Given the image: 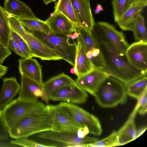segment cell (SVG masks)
Masks as SVG:
<instances>
[{
  "instance_id": "6da1fadb",
  "label": "cell",
  "mask_w": 147,
  "mask_h": 147,
  "mask_svg": "<svg viewBox=\"0 0 147 147\" xmlns=\"http://www.w3.org/2000/svg\"><path fill=\"white\" fill-rule=\"evenodd\" d=\"M92 33L101 52L105 64L104 70L126 86L147 76V72L139 70L129 62L125 53L116 50L95 24Z\"/></svg>"
},
{
  "instance_id": "7a4b0ae2",
  "label": "cell",
  "mask_w": 147,
  "mask_h": 147,
  "mask_svg": "<svg viewBox=\"0 0 147 147\" xmlns=\"http://www.w3.org/2000/svg\"><path fill=\"white\" fill-rule=\"evenodd\" d=\"M55 115L47 106L23 117L8 129V133L9 137L16 139L46 131H55Z\"/></svg>"
},
{
  "instance_id": "3957f363",
  "label": "cell",
  "mask_w": 147,
  "mask_h": 147,
  "mask_svg": "<svg viewBox=\"0 0 147 147\" xmlns=\"http://www.w3.org/2000/svg\"><path fill=\"white\" fill-rule=\"evenodd\" d=\"M126 86L109 76L101 84L94 96L100 107L110 108L125 103L127 101Z\"/></svg>"
},
{
  "instance_id": "277c9868",
  "label": "cell",
  "mask_w": 147,
  "mask_h": 147,
  "mask_svg": "<svg viewBox=\"0 0 147 147\" xmlns=\"http://www.w3.org/2000/svg\"><path fill=\"white\" fill-rule=\"evenodd\" d=\"M30 32L55 51L62 59L74 67L76 54L77 41L74 40L72 43H71L69 36L53 34H47L40 31Z\"/></svg>"
},
{
  "instance_id": "5b68a950",
  "label": "cell",
  "mask_w": 147,
  "mask_h": 147,
  "mask_svg": "<svg viewBox=\"0 0 147 147\" xmlns=\"http://www.w3.org/2000/svg\"><path fill=\"white\" fill-rule=\"evenodd\" d=\"M47 107V105L38 100L28 101L18 98L12 100L1 111L3 120L9 129L25 115Z\"/></svg>"
},
{
  "instance_id": "8992f818",
  "label": "cell",
  "mask_w": 147,
  "mask_h": 147,
  "mask_svg": "<svg viewBox=\"0 0 147 147\" xmlns=\"http://www.w3.org/2000/svg\"><path fill=\"white\" fill-rule=\"evenodd\" d=\"M84 128L87 127L90 134L99 136L102 132L100 122L97 117L75 104L67 102L59 104Z\"/></svg>"
},
{
  "instance_id": "52a82bcc",
  "label": "cell",
  "mask_w": 147,
  "mask_h": 147,
  "mask_svg": "<svg viewBox=\"0 0 147 147\" xmlns=\"http://www.w3.org/2000/svg\"><path fill=\"white\" fill-rule=\"evenodd\" d=\"M76 31L86 55L94 68L104 70L105 64L101 52L92 33L91 30L82 26L77 27Z\"/></svg>"
},
{
  "instance_id": "ba28073f",
  "label": "cell",
  "mask_w": 147,
  "mask_h": 147,
  "mask_svg": "<svg viewBox=\"0 0 147 147\" xmlns=\"http://www.w3.org/2000/svg\"><path fill=\"white\" fill-rule=\"evenodd\" d=\"M38 136L40 138L62 143L64 147H86L87 145L98 140L87 136L83 138H79L77 132L52 130L43 132Z\"/></svg>"
},
{
  "instance_id": "9c48e42d",
  "label": "cell",
  "mask_w": 147,
  "mask_h": 147,
  "mask_svg": "<svg viewBox=\"0 0 147 147\" xmlns=\"http://www.w3.org/2000/svg\"><path fill=\"white\" fill-rule=\"evenodd\" d=\"M18 35L27 43L34 57L39 58L43 60L56 61L62 59L55 51L25 28Z\"/></svg>"
},
{
  "instance_id": "30bf717a",
  "label": "cell",
  "mask_w": 147,
  "mask_h": 147,
  "mask_svg": "<svg viewBox=\"0 0 147 147\" xmlns=\"http://www.w3.org/2000/svg\"><path fill=\"white\" fill-rule=\"evenodd\" d=\"M88 97L87 92L76 83L63 87L51 94L49 100L64 101L76 104L85 103Z\"/></svg>"
},
{
  "instance_id": "8fae6325",
  "label": "cell",
  "mask_w": 147,
  "mask_h": 147,
  "mask_svg": "<svg viewBox=\"0 0 147 147\" xmlns=\"http://www.w3.org/2000/svg\"><path fill=\"white\" fill-rule=\"evenodd\" d=\"M49 110L55 115L56 128L55 131L77 133L84 127L78 124L59 104L47 105Z\"/></svg>"
},
{
  "instance_id": "7c38bea8",
  "label": "cell",
  "mask_w": 147,
  "mask_h": 147,
  "mask_svg": "<svg viewBox=\"0 0 147 147\" xmlns=\"http://www.w3.org/2000/svg\"><path fill=\"white\" fill-rule=\"evenodd\" d=\"M109 76L103 69L94 68L90 72L78 77L75 82L83 90L94 96L101 84Z\"/></svg>"
},
{
  "instance_id": "4fadbf2b",
  "label": "cell",
  "mask_w": 147,
  "mask_h": 147,
  "mask_svg": "<svg viewBox=\"0 0 147 147\" xmlns=\"http://www.w3.org/2000/svg\"><path fill=\"white\" fill-rule=\"evenodd\" d=\"M125 54L135 68L147 72V42L140 41L133 43L129 45Z\"/></svg>"
},
{
  "instance_id": "5bb4252c",
  "label": "cell",
  "mask_w": 147,
  "mask_h": 147,
  "mask_svg": "<svg viewBox=\"0 0 147 147\" xmlns=\"http://www.w3.org/2000/svg\"><path fill=\"white\" fill-rule=\"evenodd\" d=\"M20 75V89L18 98L24 100L35 101L40 98L45 102L43 90V83H39L25 75Z\"/></svg>"
},
{
  "instance_id": "9a60e30c",
  "label": "cell",
  "mask_w": 147,
  "mask_h": 147,
  "mask_svg": "<svg viewBox=\"0 0 147 147\" xmlns=\"http://www.w3.org/2000/svg\"><path fill=\"white\" fill-rule=\"evenodd\" d=\"M96 25L116 50L125 53L129 45L122 32L118 31L113 25L106 22H99Z\"/></svg>"
},
{
  "instance_id": "2e32d148",
  "label": "cell",
  "mask_w": 147,
  "mask_h": 147,
  "mask_svg": "<svg viewBox=\"0 0 147 147\" xmlns=\"http://www.w3.org/2000/svg\"><path fill=\"white\" fill-rule=\"evenodd\" d=\"M45 21L54 34L67 36L76 31L74 24L59 12H53Z\"/></svg>"
},
{
  "instance_id": "e0dca14e",
  "label": "cell",
  "mask_w": 147,
  "mask_h": 147,
  "mask_svg": "<svg viewBox=\"0 0 147 147\" xmlns=\"http://www.w3.org/2000/svg\"><path fill=\"white\" fill-rule=\"evenodd\" d=\"M70 0L79 26L92 30L96 24L90 2L86 0Z\"/></svg>"
},
{
  "instance_id": "ac0fdd59",
  "label": "cell",
  "mask_w": 147,
  "mask_h": 147,
  "mask_svg": "<svg viewBox=\"0 0 147 147\" xmlns=\"http://www.w3.org/2000/svg\"><path fill=\"white\" fill-rule=\"evenodd\" d=\"M3 8L11 17L20 19H38L28 6L19 0H4Z\"/></svg>"
},
{
  "instance_id": "d6986e66",
  "label": "cell",
  "mask_w": 147,
  "mask_h": 147,
  "mask_svg": "<svg viewBox=\"0 0 147 147\" xmlns=\"http://www.w3.org/2000/svg\"><path fill=\"white\" fill-rule=\"evenodd\" d=\"M138 109L135 106L126 122L117 131L120 146L129 143L138 137L134 119Z\"/></svg>"
},
{
  "instance_id": "ffe728a7",
  "label": "cell",
  "mask_w": 147,
  "mask_h": 147,
  "mask_svg": "<svg viewBox=\"0 0 147 147\" xmlns=\"http://www.w3.org/2000/svg\"><path fill=\"white\" fill-rule=\"evenodd\" d=\"M19 69L20 75L43 83L41 67L36 59L32 58H20L19 60Z\"/></svg>"
},
{
  "instance_id": "44dd1931",
  "label": "cell",
  "mask_w": 147,
  "mask_h": 147,
  "mask_svg": "<svg viewBox=\"0 0 147 147\" xmlns=\"http://www.w3.org/2000/svg\"><path fill=\"white\" fill-rule=\"evenodd\" d=\"M0 93V109L2 110L10 103L20 91V85L15 77L3 78Z\"/></svg>"
},
{
  "instance_id": "7402d4cb",
  "label": "cell",
  "mask_w": 147,
  "mask_h": 147,
  "mask_svg": "<svg viewBox=\"0 0 147 147\" xmlns=\"http://www.w3.org/2000/svg\"><path fill=\"white\" fill-rule=\"evenodd\" d=\"M147 5L142 3H137L128 8L116 22L119 28L123 30L132 31L136 18Z\"/></svg>"
},
{
  "instance_id": "603a6c76",
  "label": "cell",
  "mask_w": 147,
  "mask_h": 147,
  "mask_svg": "<svg viewBox=\"0 0 147 147\" xmlns=\"http://www.w3.org/2000/svg\"><path fill=\"white\" fill-rule=\"evenodd\" d=\"M76 83L75 81L64 73H61L48 80L43 83V87L45 103L48 105L49 96L55 91L64 86Z\"/></svg>"
},
{
  "instance_id": "cb8c5ba5",
  "label": "cell",
  "mask_w": 147,
  "mask_h": 147,
  "mask_svg": "<svg viewBox=\"0 0 147 147\" xmlns=\"http://www.w3.org/2000/svg\"><path fill=\"white\" fill-rule=\"evenodd\" d=\"M77 51L75 64L74 67L78 77L86 74L94 67L87 57L79 36L77 39Z\"/></svg>"
},
{
  "instance_id": "d4e9b609",
  "label": "cell",
  "mask_w": 147,
  "mask_h": 147,
  "mask_svg": "<svg viewBox=\"0 0 147 147\" xmlns=\"http://www.w3.org/2000/svg\"><path fill=\"white\" fill-rule=\"evenodd\" d=\"M10 17L3 8L0 5V42L4 46L8 48H9L11 39Z\"/></svg>"
},
{
  "instance_id": "484cf974",
  "label": "cell",
  "mask_w": 147,
  "mask_h": 147,
  "mask_svg": "<svg viewBox=\"0 0 147 147\" xmlns=\"http://www.w3.org/2000/svg\"><path fill=\"white\" fill-rule=\"evenodd\" d=\"M54 9L53 12L63 15L72 22L76 27L80 26L70 0H58L55 3Z\"/></svg>"
},
{
  "instance_id": "4316f807",
  "label": "cell",
  "mask_w": 147,
  "mask_h": 147,
  "mask_svg": "<svg viewBox=\"0 0 147 147\" xmlns=\"http://www.w3.org/2000/svg\"><path fill=\"white\" fill-rule=\"evenodd\" d=\"M21 24L30 32L40 31L47 34H53L45 21L39 19H20L16 18Z\"/></svg>"
},
{
  "instance_id": "83f0119b",
  "label": "cell",
  "mask_w": 147,
  "mask_h": 147,
  "mask_svg": "<svg viewBox=\"0 0 147 147\" xmlns=\"http://www.w3.org/2000/svg\"><path fill=\"white\" fill-rule=\"evenodd\" d=\"M147 88V76L130 84L126 87L127 95L138 100Z\"/></svg>"
},
{
  "instance_id": "f1b7e54d",
  "label": "cell",
  "mask_w": 147,
  "mask_h": 147,
  "mask_svg": "<svg viewBox=\"0 0 147 147\" xmlns=\"http://www.w3.org/2000/svg\"><path fill=\"white\" fill-rule=\"evenodd\" d=\"M132 32L136 41L147 42V32L144 17L140 13L136 18Z\"/></svg>"
},
{
  "instance_id": "f546056e",
  "label": "cell",
  "mask_w": 147,
  "mask_h": 147,
  "mask_svg": "<svg viewBox=\"0 0 147 147\" xmlns=\"http://www.w3.org/2000/svg\"><path fill=\"white\" fill-rule=\"evenodd\" d=\"M120 146L119 142L117 131H113L109 136L89 144L86 147H107Z\"/></svg>"
},
{
  "instance_id": "4dcf8cb0",
  "label": "cell",
  "mask_w": 147,
  "mask_h": 147,
  "mask_svg": "<svg viewBox=\"0 0 147 147\" xmlns=\"http://www.w3.org/2000/svg\"><path fill=\"white\" fill-rule=\"evenodd\" d=\"M128 0H113L111 2L114 21L117 22L127 9Z\"/></svg>"
},
{
  "instance_id": "1f68e13d",
  "label": "cell",
  "mask_w": 147,
  "mask_h": 147,
  "mask_svg": "<svg viewBox=\"0 0 147 147\" xmlns=\"http://www.w3.org/2000/svg\"><path fill=\"white\" fill-rule=\"evenodd\" d=\"M10 143L16 146H22L27 147H57L56 145H50L42 144L27 139V138H21L11 140Z\"/></svg>"
},
{
  "instance_id": "d6a6232c",
  "label": "cell",
  "mask_w": 147,
  "mask_h": 147,
  "mask_svg": "<svg viewBox=\"0 0 147 147\" xmlns=\"http://www.w3.org/2000/svg\"><path fill=\"white\" fill-rule=\"evenodd\" d=\"M11 38L18 44L25 58H32L33 56L25 41L16 33L11 30Z\"/></svg>"
},
{
  "instance_id": "836d02e7",
  "label": "cell",
  "mask_w": 147,
  "mask_h": 147,
  "mask_svg": "<svg viewBox=\"0 0 147 147\" xmlns=\"http://www.w3.org/2000/svg\"><path fill=\"white\" fill-rule=\"evenodd\" d=\"M11 54L9 48L4 46L0 42V64H2L5 59Z\"/></svg>"
},
{
  "instance_id": "e575fe53",
  "label": "cell",
  "mask_w": 147,
  "mask_h": 147,
  "mask_svg": "<svg viewBox=\"0 0 147 147\" xmlns=\"http://www.w3.org/2000/svg\"><path fill=\"white\" fill-rule=\"evenodd\" d=\"M9 48L18 55L22 57L25 58L24 54L17 43L11 38L9 41Z\"/></svg>"
},
{
  "instance_id": "d590c367",
  "label": "cell",
  "mask_w": 147,
  "mask_h": 147,
  "mask_svg": "<svg viewBox=\"0 0 147 147\" xmlns=\"http://www.w3.org/2000/svg\"><path fill=\"white\" fill-rule=\"evenodd\" d=\"M147 88L145 89L139 99L137 100L136 105L139 108L141 107L147 105Z\"/></svg>"
},
{
  "instance_id": "8d00e7d4",
  "label": "cell",
  "mask_w": 147,
  "mask_h": 147,
  "mask_svg": "<svg viewBox=\"0 0 147 147\" xmlns=\"http://www.w3.org/2000/svg\"><path fill=\"white\" fill-rule=\"evenodd\" d=\"M139 3L147 4V0H128L127 9L131 5Z\"/></svg>"
},
{
  "instance_id": "74e56055",
  "label": "cell",
  "mask_w": 147,
  "mask_h": 147,
  "mask_svg": "<svg viewBox=\"0 0 147 147\" xmlns=\"http://www.w3.org/2000/svg\"><path fill=\"white\" fill-rule=\"evenodd\" d=\"M8 69V67L0 64V78L6 74Z\"/></svg>"
},
{
  "instance_id": "f35d334b",
  "label": "cell",
  "mask_w": 147,
  "mask_h": 147,
  "mask_svg": "<svg viewBox=\"0 0 147 147\" xmlns=\"http://www.w3.org/2000/svg\"><path fill=\"white\" fill-rule=\"evenodd\" d=\"M147 111V105L141 107L139 109L138 112L141 115H145Z\"/></svg>"
},
{
  "instance_id": "ab89813d",
  "label": "cell",
  "mask_w": 147,
  "mask_h": 147,
  "mask_svg": "<svg viewBox=\"0 0 147 147\" xmlns=\"http://www.w3.org/2000/svg\"><path fill=\"white\" fill-rule=\"evenodd\" d=\"M5 140H0V147H12L16 146L11 144L10 142L9 143L5 142Z\"/></svg>"
},
{
  "instance_id": "60d3db41",
  "label": "cell",
  "mask_w": 147,
  "mask_h": 147,
  "mask_svg": "<svg viewBox=\"0 0 147 147\" xmlns=\"http://www.w3.org/2000/svg\"><path fill=\"white\" fill-rule=\"evenodd\" d=\"M103 11V9L101 5L98 4L96 6V9L94 10V13L95 14H96Z\"/></svg>"
},
{
  "instance_id": "b9f144b4",
  "label": "cell",
  "mask_w": 147,
  "mask_h": 147,
  "mask_svg": "<svg viewBox=\"0 0 147 147\" xmlns=\"http://www.w3.org/2000/svg\"><path fill=\"white\" fill-rule=\"evenodd\" d=\"M79 35V33L76 31L72 34L69 35L67 36H69L70 39L73 40L76 39H77Z\"/></svg>"
},
{
  "instance_id": "7bdbcfd3",
  "label": "cell",
  "mask_w": 147,
  "mask_h": 147,
  "mask_svg": "<svg viewBox=\"0 0 147 147\" xmlns=\"http://www.w3.org/2000/svg\"><path fill=\"white\" fill-rule=\"evenodd\" d=\"M78 136L80 138H83L87 136L83 129H79L77 132Z\"/></svg>"
},
{
  "instance_id": "ee69618b",
  "label": "cell",
  "mask_w": 147,
  "mask_h": 147,
  "mask_svg": "<svg viewBox=\"0 0 147 147\" xmlns=\"http://www.w3.org/2000/svg\"><path fill=\"white\" fill-rule=\"evenodd\" d=\"M57 0H43L44 3L46 5H48L49 3L56 1Z\"/></svg>"
},
{
  "instance_id": "f6af8a7d",
  "label": "cell",
  "mask_w": 147,
  "mask_h": 147,
  "mask_svg": "<svg viewBox=\"0 0 147 147\" xmlns=\"http://www.w3.org/2000/svg\"><path fill=\"white\" fill-rule=\"evenodd\" d=\"M88 2H90V0H86Z\"/></svg>"
}]
</instances>
